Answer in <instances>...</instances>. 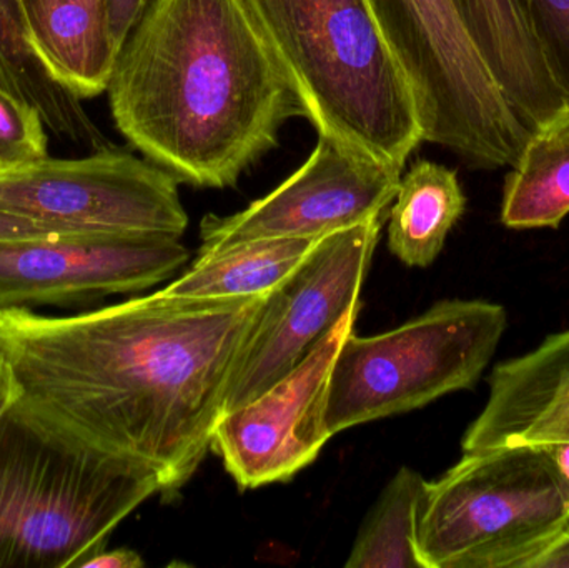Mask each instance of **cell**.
<instances>
[{"label": "cell", "mask_w": 569, "mask_h": 568, "mask_svg": "<svg viewBox=\"0 0 569 568\" xmlns=\"http://www.w3.org/2000/svg\"><path fill=\"white\" fill-rule=\"evenodd\" d=\"M267 293L162 292L76 316L0 309V352L19 403L57 432L156 474L160 494L192 479Z\"/></svg>", "instance_id": "obj_1"}, {"label": "cell", "mask_w": 569, "mask_h": 568, "mask_svg": "<svg viewBox=\"0 0 569 568\" xmlns=\"http://www.w3.org/2000/svg\"><path fill=\"white\" fill-rule=\"evenodd\" d=\"M110 113L143 159L200 189H227L305 117L246 0H152L110 73Z\"/></svg>", "instance_id": "obj_2"}, {"label": "cell", "mask_w": 569, "mask_h": 568, "mask_svg": "<svg viewBox=\"0 0 569 568\" xmlns=\"http://www.w3.org/2000/svg\"><path fill=\"white\" fill-rule=\"evenodd\" d=\"M318 136L403 172L423 140L417 99L368 0H246Z\"/></svg>", "instance_id": "obj_3"}, {"label": "cell", "mask_w": 569, "mask_h": 568, "mask_svg": "<svg viewBox=\"0 0 569 568\" xmlns=\"http://www.w3.org/2000/svg\"><path fill=\"white\" fill-rule=\"evenodd\" d=\"M156 494L146 467L76 442L17 402L0 417V568H80Z\"/></svg>", "instance_id": "obj_4"}, {"label": "cell", "mask_w": 569, "mask_h": 568, "mask_svg": "<svg viewBox=\"0 0 569 568\" xmlns=\"http://www.w3.org/2000/svg\"><path fill=\"white\" fill-rule=\"evenodd\" d=\"M569 529V486L545 446L465 452L418 510L425 568H527Z\"/></svg>", "instance_id": "obj_5"}, {"label": "cell", "mask_w": 569, "mask_h": 568, "mask_svg": "<svg viewBox=\"0 0 569 568\" xmlns=\"http://www.w3.org/2000/svg\"><path fill=\"white\" fill-rule=\"evenodd\" d=\"M507 322L498 303L443 300L388 332L348 333L331 367L328 432L333 437L471 389L493 359Z\"/></svg>", "instance_id": "obj_6"}, {"label": "cell", "mask_w": 569, "mask_h": 568, "mask_svg": "<svg viewBox=\"0 0 569 568\" xmlns=\"http://www.w3.org/2000/svg\"><path fill=\"white\" fill-rule=\"evenodd\" d=\"M410 80L425 142L475 169L513 166L531 133L505 99L455 0H368Z\"/></svg>", "instance_id": "obj_7"}, {"label": "cell", "mask_w": 569, "mask_h": 568, "mask_svg": "<svg viewBox=\"0 0 569 568\" xmlns=\"http://www.w3.org/2000/svg\"><path fill=\"white\" fill-rule=\"evenodd\" d=\"M0 210L53 232L182 237L189 226L179 180L110 146L80 159L47 157L0 173Z\"/></svg>", "instance_id": "obj_8"}, {"label": "cell", "mask_w": 569, "mask_h": 568, "mask_svg": "<svg viewBox=\"0 0 569 568\" xmlns=\"http://www.w3.org/2000/svg\"><path fill=\"white\" fill-rule=\"evenodd\" d=\"M388 217L321 237L267 297L227 392L226 410L259 399L297 369L348 309L361 287Z\"/></svg>", "instance_id": "obj_9"}, {"label": "cell", "mask_w": 569, "mask_h": 568, "mask_svg": "<svg viewBox=\"0 0 569 568\" xmlns=\"http://www.w3.org/2000/svg\"><path fill=\"white\" fill-rule=\"evenodd\" d=\"M180 237L53 232L0 239V309L76 307L159 286L189 262Z\"/></svg>", "instance_id": "obj_10"}, {"label": "cell", "mask_w": 569, "mask_h": 568, "mask_svg": "<svg viewBox=\"0 0 569 568\" xmlns=\"http://www.w3.org/2000/svg\"><path fill=\"white\" fill-rule=\"evenodd\" d=\"M401 176V170L361 159L318 136L307 162L269 196L233 216L203 217L199 253L273 237L321 239L390 216Z\"/></svg>", "instance_id": "obj_11"}, {"label": "cell", "mask_w": 569, "mask_h": 568, "mask_svg": "<svg viewBox=\"0 0 569 568\" xmlns=\"http://www.w3.org/2000/svg\"><path fill=\"white\" fill-rule=\"evenodd\" d=\"M360 303L308 353L307 359L247 406L220 417L212 450L242 490L287 482L317 459L330 439L328 383L341 343L355 330Z\"/></svg>", "instance_id": "obj_12"}, {"label": "cell", "mask_w": 569, "mask_h": 568, "mask_svg": "<svg viewBox=\"0 0 569 568\" xmlns=\"http://www.w3.org/2000/svg\"><path fill=\"white\" fill-rule=\"evenodd\" d=\"M555 442H569V329L495 367L487 403L465 432L461 449Z\"/></svg>", "instance_id": "obj_13"}, {"label": "cell", "mask_w": 569, "mask_h": 568, "mask_svg": "<svg viewBox=\"0 0 569 568\" xmlns=\"http://www.w3.org/2000/svg\"><path fill=\"white\" fill-rule=\"evenodd\" d=\"M455 2L495 82L531 136L568 120L567 102L548 72L520 0Z\"/></svg>", "instance_id": "obj_14"}, {"label": "cell", "mask_w": 569, "mask_h": 568, "mask_svg": "<svg viewBox=\"0 0 569 568\" xmlns=\"http://www.w3.org/2000/svg\"><path fill=\"white\" fill-rule=\"evenodd\" d=\"M22 7L53 79L80 100L106 92L117 57L106 0H22Z\"/></svg>", "instance_id": "obj_15"}, {"label": "cell", "mask_w": 569, "mask_h": 568, "mask_svg": "<svg viewBox=\"0 0 569 568\" xmlns=\"http://www.w3.org/2000/svg\"><path fill=\"white\" fill-rule=\"evenodd\" d=\"M467 209L457 172L418 160L401 176L390 209L388 249L408 267H430Z\"/></svg>", "instance_id": "obj_16"}, {"label": "cell", "mask_w": 569, "mask_h": 568, "mask_svg": "<svg viewBox=\"0 0 569 568\" xmlns=\"http://www.w3.org/2000/svg\"><path fill=\"white\" fill-rule=\"evenodd\" d=\"M318 240L273 237L199 253L192 269L160 292L186 299H226L272 292L303 262Z\"/></svg>", "instance_id": "obj_17"}, {"label": "cell", "mask_w": 569, "mask_h": 568, "mask_svg": "<svg viewBox=\"0 0 569 568\" xmlns=\"http://www.w3.org/2000/svg\"><path fill=\"white\" fill-rule=\"evenodd\" d=\"M0 60L13 92L37 107L57 137L97 150L109 147L82 100L63 89L33 47L22 0H0Z\"/></svg>", "instance_id": "obj_18"}, {"label": "cell", "mask_w": 569, "mask_h": 568, "mask_svg": "<svg viewBox=\"0 0 569 568\" xmlns=\"http://www.w3.org/2000/svg\"><path fill=\"white\" fill-rule=\"evenodd\" d=\"M505 182L501 223L558 229L569 213V119L533 133Z\"/></svg>", "instance_id": "obj_19"}, {"label": "cell", "mask_w": 569, "mask_h": 568, "mask_svg": "<svg viewBox=\"0 0 569 568\" xmlns=\"http://www.w3.org/2000/svg\"><path fill=\"white\" fill-rule=\"evenodd\" d=\"M428 482L401 467L365 517L347 568H425L417 550L418 510Z\"/></svg>", "instance_id": "obj_20"}, {"label": "cell", "mask_w": 569, "mask_h": 568, "mask_svg": "<svg viewBox=\"0 0 569 568\" xmlns=\"http://www.w3.org/2000/svg\"><path fill=\"white\" fill-rule=\"evenodd\" d=\"M39 110L0 80V173L49 157V139Z\"/></svg>", "instance_id": "obj_21"}, {"label": "cell", "mask_w": 569, "mask_h": 568, "mask_svg": "<svg viewBox=\"0 0 569 568\" xmlns=\"http://www.w3.org/2000/svg\"><path fill=\"white\" fill-rule=\"evenodd\" d=\"M520 6L569 109V0H520Z\"/></svg>", "instance_id": "obj_22"}, {"label": "cell", "mask_w": 569, "mask_h": 568, "mask_svg": "<svg viewBox=\"0 0 569 568\" xmlns=\"http://www.w3.org/2000/svg\"><path fill=\"white\" fill-rule=\"evenodd\" d=\"M150 2L152 0H106L107 22L117 53Z\"/></svg>", "instance_id": "obj_23"}, {"label": "cell", "mask_w": 569, "mask_h": 568, "mask_svg": "<svg viewBox=\"0 0 569 568\" xmlns=\"http://www.w3.org/2000/svg\"><path fill=\"white\" fill-rule=\"evenodd\" d=\"M143 566L146 564L139 552L120 547V549L100 550L99 554L86 560L80 568H142Z\"/></svg>", "instance_id": "obj_24"}, {"label": "cell", "mask_w": 569, "mask_h": 568, "mask_svg": "<svg viewBox=\"0 0 569 568\" xmlns=\"http://www.w3.org/2000/svg\"><path fill=\"white\" fill-rule=\"evenodd\" d=\"M53 233V230L39 226L29 219L13 216V213L0 210V239H16V237L42 236Z\"/></svg>", "instance_id": "obj_25"}, {"label": "cell", "mask_w": 569, "mask_h": 568, "mask_svg": "<svg viewBox=\"0 0 569 568\" xmlns=\"http://www.w3.org/2000/svg\"><path fill=\"white\" fill-rule=\"evenodd\" d=\"M527 568H569V529Z\"/></svg>", "instance_id": "obj_26"}, {"label": "cell", "mask_w": 569, "mask_h": 568, "mask_svg": "<svg viewBox=\"0 0 569 568\" xmlns=\"http://www.w3.org/2000/svg\"><path fill=\"white\" fill-rule=\"evenodd\" d=\"M19 387H17L16 379H13L12 370H10L9 363L0 352V417L19 400Z\"/></svg>", "instance_id": "obj_27"}, {"label": "cell", "mask_w": 569, "mask_h": 568, "mask_svg": "<svg viewBox=\"0 0 569 568\" xmlns=\"http://www.w3.org/2000/svg\"><path fill=\"white\" fill-rule=\"evenodd\" d=\"M543 446L553 457L555 464L569 486V442L543 444Z\"/></svg>", "instance_id": "obj_28"}, {"label": "cell", "mask_w": 569, "mask_h": 568, "mask_svg": "<svg viewBox=\"0 0 569 568\" xmlns=\"http://www.w3.org/2000/svg\"><path fill=\"white\" fill-rule=\"evenodd\" d=\"M0 80H2L9 89H12V87H10L9 79H7L6 67H3L2 60H0Z\"/></svg>", "instance_id": "obj_29"}]
</instances>
